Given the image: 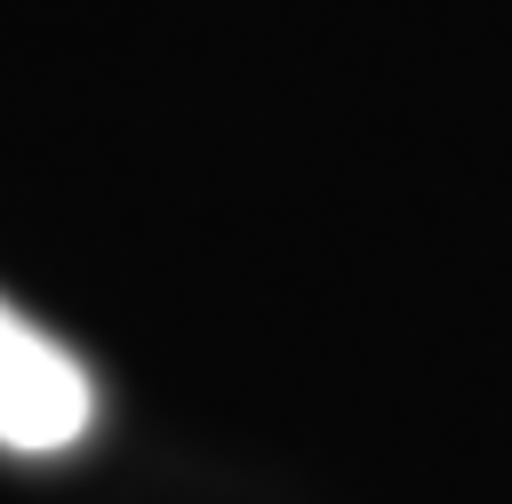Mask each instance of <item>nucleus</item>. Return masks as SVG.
I'll list each match as a JSON object with an SVG mask.
<instances>
[{"label":"nucleus","mask_w":512,"mask_h":504,"mask_svg":"<svg viewBox=\"0 0 512 504\" xmlns=\"http://www.w3.org/2000/svg\"><path fill=\"white\" fill-rule=\"evenodd\" d=\"M88 416H96L88 368L64 344H48L24 312L0 304V448L56 456L88 432Z\"/></svg>","instance_id":"1"}]
</instances>
